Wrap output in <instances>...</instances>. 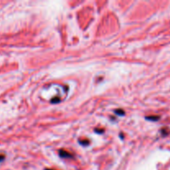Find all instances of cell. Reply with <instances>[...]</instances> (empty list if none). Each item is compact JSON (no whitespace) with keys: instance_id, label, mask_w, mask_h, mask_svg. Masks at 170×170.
Returning <instances> with one entry per match:
<instances>
[{"instance_id":"cell-7","label":"cell","mask_w":170,"mask_h":170,"mask_svg":"<svg viewBox=\"0 0 170 170\" xmlns=\"http://www.w3.org/2000/svg\"><path fill=\"white\" fill-rule=\"evenodd\" d=\"M45 170H53V169H46Z\"/></svg>"},{"instance_id":"cell-2","label":"cell","mask_w":170,"mask_h":170,"mask_svg":"<svg viewBox=\"0 0 170 170\" xmlns=\"http://www.w3.org/2000/svg\"><path fill=\"white\" fill-rule=\"evenodd\" d=\"M159 116L158 115H151V116H147L146 117V120H153V121H157V120H159Z\"/></svg>"},{"instance_id":"cell-1","label":"cell","mask_w":170,"mask_h":170,"mask_svg":"<svg viewBox=\"0 0 170 170\" xmlns=\"http://www.w3.org/2000/svg\"><path fill=\"white\" fill-rule=\"evenodd\" d=\"M59 155H60L61 158H72L73 155L69 152L66 151V150H60L59 151Z\"/></svg>"},{"instance_id":"cell-6","label":"cell","mask_w":170,"mask_h":170,"mask_svg":"<svg viewBox=\"0 0 170 170\" xmlns=\"http://www.w3.org/2000/svg\"><path fill=\"white\" fill-rule=\"evenodd\" d=\"M4 158H5L4 155H2V154H0V162H2V160H3Z\"/></svg>"},{"instance_id":"cell-3","label":"cell","mask_w":170,"mask_h":170,"mask_svg":"<svg viewBox=\"0 0 170 170\" xmlns=\"http://www.w3.org/2000/svg\"><path fill=\"white\" fill-rule=\"evenodd\" d=\"M115 113H116L117 115H125V112H124V110H115Z\"/></svg>"},{"instance_id":"cell-4","label":"cell","mask_w":170,"mask_h":170,"mask_svg":"<svg viewBox=\"0 0 170 170\" xmlns=\"http://www.w3.org/2000/svg\"><path fill=\"white\" fill-rule=\"evenodd\" d=\"M59 101H60V99H59V98H57V97L53 98V99L51 100V102H52V103H57Z\"/></svg>"},{"instance_id":"cell-5","label":"cell","mask_w":170,"mask_h":170,"mask_svg":"<svg viewBox=\"0 0 170 170\" xmlns=\"http://www.w3.org/2000/svg\"><path fill=\"white\" fill-rule=\"evenodd\" d=\"M80 143H81V145H89V141H88V140L80 141Z\"/></svg>"}]
</instances>
